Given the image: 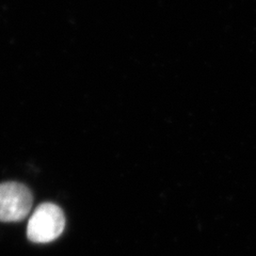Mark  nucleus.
I'll return each instance as SVG.
<instances>
[{
  "mask_svg": "<svg viewBox=\"0 0 256 256\" xmlns=\"http://www.w3.org/2000/svg\"><path fill=\"white\" fill-rule=\"evenodd\" d=\"M66 228L61 208L52 203H43L36 208L28 221L27 237L34 244H48L59 238Z\"/></svg>",
  "mask_w": 256,
  "mask_h": 256,
  "instance_id": "nucleus-1",
  "label": "nucleus"
},
{
  "mask_svg": "<svg viewBox=\"0 0 256 256\" xmlns=\"http://www.w3.org/2000/svg\"><path fill=\"white\" fill-rule=\"evenodd\" d=\"M34 205L28 187L16 182L0 184V221L18 222L25 219Z\"/></svg>",
  "mask_w": 256,
  "mask_h": 256,
  "instance_id": "nucleus-2",
  "label": "nucleus"
}]
</instances>
